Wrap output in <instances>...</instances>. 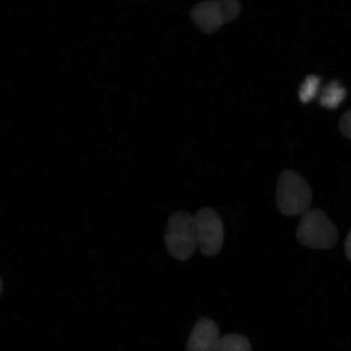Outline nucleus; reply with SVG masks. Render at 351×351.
Here are the masks:
<instances>
[{
	"label": "nucleus",
	"instance_id": "8",
	"mask_svg": "<svg viewBox=\"0 0 351 351\" xmlns=\"http://www.w3.org/2000/svg\"><path fill=\"white\" fill-rule=\"evenodd\" d=\"M213 351H252V348L244 336L227 335L219 337Z\"/></svg>",
	"mask_w": 351,
	"mask_h": 351
},
{
	"label": "nucleus",
	"instance_id": "6",
	"mask_svg": "<svg viewBox=\"0 0 351 351\" xmlns=\"http://www.w3.org/2000/svg\"><path fill=\"white\" fill-rule=\"evenodd\" d=\"M219 337L216 323L208 319H200L189 337L187 351H213Z\"/></svg>",
	"mask_w": 351,
	"mask_h": 351
},
{
	"label": "nucleus",
	"instance_id": "9",
	"mask_svg": "<svg viewBox=\"0 0 351 351\" xmlns=\"http://www.w3.org/2000/svg\"><path fill=\"white\" fill-rule=\"evenodd\" d=\"M322 79L317 76L309 75L302 83L298 96L302 103L308 104L310 101L317 97Z\"/></svg>",
	"mask_w": 351,
	"mask_h": 351
},
{
	"label": "nucleus",
	"instance_id": "4",
	"mask_svg": "<svg viewBox=\"0 0 351 351\" xmlns=\"http://www.w3.org/2000/svg\"><path fill=\"white\" fill-rule=\"evenodd\" d=\"M197 247L206 256H217L221 251L225 231L221 217L210 208L197 210L195 216Z\"/></svg>",
	"mask_w": 351,
	"mask_h": 351
},
{
	"label": "nucleus",
	"instance_id": "13",
	"mask_svg": "<svg viewBox=\"0 0 351 351\" xmlns=\"http://www.w3.org/2000/svg\"><path fill=\"white\" fill-rule=\"evenodd\" d=\"M2 292V280L0 279V295H1Z\"/></svg>",
	"mask_w": 351,
	"mask_h": 351
},
{
	"label": "nucleus",
	"instance_id": "1",
	"mask_svg": "<svg viewBox=\"0 0 351 351\" xmlns=\"http://www.w3.org/2000/svg\"><path fill=\"white\" fill-rule=\"evenodd\" d=\"M167 251L175 260L186 261L197 247L195 217L186 210H177L169 218L165 227Z\"/></svg>",
	"mask_w": 351,
	"mask_h": 351
},
{
	"label": "nucleus",
	"instance_id": "5",
	"mask_svg": "<svg viewBox=\"0 0 351 351\" xmlns=\"http://www.w3.org/2000/svg\"><path fill=\"white\" fill-rule=\"evenodd\" d=\"M197 27L205 34L217 32L225 23L219 0H207L197 3L191 11Z\"/></svg>",
	"mask_w": 351,
	"mask_h": 351
},
{
	"label": "nucleus",
	"instance_id": "7",
	"mask_svg": "<svg viewBox=\"0 0 351 351\" xmlns=\"http://www.w3.org/2000/svg\"><path fill=\"white\" fill-rule=\"evenodd\" d=\"M346 96V90L339 82L332 81L324 88L319 95L322 106L328 109H336L339 107Z\"/></svg>",
	"mask_w": 351,
	"mask_h": 351
},
{
	"label": "nucleus",
	"instance_id": "11",
	"mask_svg": "<svg viewBox=\"0 0 351 351\" xmlns=\"http://www.w3.org/2000/svg\"><path fill=\"white\" fill-rule=\"evenodd\" d=\"M339 127L342 134L351 140V109L341 118Z\"/></svg>",
	"mask_w": 351,
	"mask_h": 351
},
{
	"label": "nucleus",
	"instance_id": "2",
	"mask_svg": "<svg viewBox=\"0 0 351 351\" xmlns=\"http://www.w3.org/2000/svg\"><path fill=\"white\" fill-rule=\"evenodd\" d=\"M276 200L280 212L285 216H298L309 210L313 191L300 174L287 169L280 175Z\"/></svg>",
	"mask_w": 351,
	"mask_h": 351
},
{
	"label": "nucleus",
	"instance_id": "12",
	"mask_svg": "<svg viewBox=\"0 0 351 351\" xmlns=\"http://www.w3.org/2000/svg\"><path fill=\"white\" fill-rule=\"evenodd\" d=\"M345 253L346 258L351 262V230L345 243Z\"/></svg>",
	"mask_w": 351,
	"mask_h": 351
},
{
	"label": "nucleus",
	"instance_id": "10",
	"mask_svg": "<svg viewBox=\"0 0 351 351\" xmlns=\"http://www.w3.org/2000/svg\"><path fill=\"white\" fill-rule=\"evenodd\" d=\"M225 23L234 20L241 12V4L239 0H219Z\"/></svg>",
	"mask_w": 351,
	"mask_h": 351
},
{
	"label": "nucleus",
	"instance_id": "3",
	"mask_svg": "<svg viewBox=\"0 0 351 351\" xmlns=\"http://www.w3.org/2000/svg\"><path fill=\"white\" fill-rule=\"evenodd\" d=\"M296 238L307 247L328 250L335 247L339 235L326 213L322 209L314 208L302 215Z\"/></svg>",
	"mask_w": 351,
	"mask_h": 351
}]
</instances>
